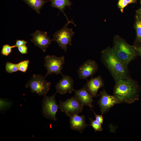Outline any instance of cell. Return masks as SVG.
Here are the masks:
<instances>
[{
  "instance_id": "1",
  "label": "cell",
  "mask_w": 141,
  "mask_h": 141,
  "mask_svg": "<svg viewBox=\"0 0 141 141\" xmlns=\"http://www.w3.org/2000/svg\"><path fill=\"white\" fill-rule=\"evenodd\" d=\"M101 60L115 82L130 77L128 66L116 56L112 48L108 47L101 51Z\"/></svg>"
},
{
  "instance_id": "2",
  "label": "cell",
  "mask_w": 141,
  "mask_h": 141,
  "mask_svg": "<svg viewBox=\"0 0 141 141\" xmlns=\"http://www.w3.org/2000/svg\"><path fill=\"white\" fill-rule=\"evenodd\" d=\"M115 82L113 95L121 103H131L139 99L140 87L136 81L129 77Z\"/></svg>"
},
{
  "instance_id": "3",
  "label": "cell",
  "mask_w": 141,
  "mask_h": 141,
  "mask_svg": "<svg viewBox=\"0 0 141 141\" xmlns=\"http://www.w3.org/2000/svg\"><path fill=\"white\" fill-rule=\"evenodd\" d=\"M112 48L116 56L127 66L137 56L133 45L118 36L114 37Z\"/></svg>"
},
{
  "instance_id": "4",
  "label": "cell",
  "mask_w": 141,
  "mask_h": 141,
  "mask_svg": "<svg viewBox=\"0 0 141 141\" xmlns=\"http://www.w3.org/2000/svg\"><path fill=\"white\" fill-rule=\"evenodd\" d=\"M45 77L40 75L33 74L31 79L25 85L27 88L29 87L31 92L39 96H46L51 86L50 82L47 81Z\"/></svg>"
},
{
  "instance_id": "5",
  "label": "cell",
  "mask_w": 141,
  "mask_h": 141,
  "mask_svg": "<svg viewBox=\"0 0 141 141\" xmlns=\"http://www.w3.org/2000/svg\"><path fill=\"white\" fill-rule=\"evenodd\" d=\"M70 22H68L61 29L55 32L53 35V41L57 43L62 49L66 52L67 46L72 45V39L74 34L72 28H68L67 25Z\"/></svg>"
},
{
  "instance_id": "6",
  "label": "cell",
  "mask_w": 141,
  "mask_h": 141,
  "mask_svg": "<svg viewBox=\"0 0 141 141\" xmlns=\"http://www.w3.org/2000/svg\"><path fill=\"white\" fill-rule=\"evenodd\" d=\"M44 60V66L47 70L45 77L52 74L63 75L62 70L65 62L64 56L57 57L54 55H47L45 56Z\"/></svg>"
},
{
  "instance_id": "7",
  "label": "cell",
  "mask_w": 141,
  "mask_h": 141,
  "mask_svg": "<svg viewBox=\"0 0 141 141\" xmlns=\"http://www.w3.org/2000/svg\"><path fill=\"white\" fill-rule=\"evenodd\" d=\"M58 105L61 110L69 117L82 113L84 106L75 96L65 101H60Z\"/></svg>"
},
{
  "instance_id": "8",
  "label": "cell",
  "mask_w": 141,
  "mask_h": 141,
  "mask_svg": "<svg viewBox=\"0 0 141 141\" xmlns=\"http://www.w3.org/2000/svg\"><path fill=\"white\" fill-rule=\"evenodd\" d=\"M56 92L51 96H44L42 100V113L43 115L49 119L55 121L57 120L56 113L59 109L55 99Z\"/></svg>"
},
{
  "instance_id": "9",
  "label": "cell",
  "mask_w": 141,
  "mask_h": 141,
  "mask_svg": "<svg viewBox=\"0 0 141 141\" xmlns=\"http://www.w3.org/2000/svg\"><path fill=\"white\" fill-rule=\"evenodd\" d=\"M98 96H100L98 102L102 115L107 112L114 105L121 103L117 97L109 95L104 89L100 91Z\"/></svg>"
},
{
  "instance_id": "10",
  "label": "cell",
  "mask_w": 141,
  "mask_h": 141,
  "mask_svg": "<svg viewBox=\"0 0 141 141\" xmlns=\"http://www.w3.org/2000/svg\"><path fill=\"white\" fill-rule=\"evenodd\" d=\"M98 68V65L95 61L88 60L79 67L78 70L79 77L80 79H87L95 74Z\"/></svg>"
},
{
  "instance_id": "11",
  "label": "cell",
  "mask_w": 141,
  "mask_h": 141,
  "mask_svg": "<svg viewBox=\"0 0 141 141\" xmlns=\"http://www.w3.org/2000/svg\"><path fill=\"white\" fill-rule=\"evenodd\" d=\"M32 38L31 41L34 45L39 48L43 52H45L53 41L52 39L47 35V33L39 30H37L31 34Z\"/></svg>"
},
{
  "instance_id": "12",
  "label": "cell",
  "mask_w": 141,
  "mask_h": 141,
  "mask_svg": "<svg viewBox=\"0 0 141 141\" xmlns=\"http://www.w3.org/2000/svg\"><path fill=\"white\" fill-rule=\"evenodd\" d=\"M62 76V78L56 85V92L61 95L72 93L74 90L73 88V79L67 75L63 74Z\"/></svg>"
},
{
  "instance_id": "13",
  "label": "cell",
  "mask_w": 141,
  "mask_h": 141,
  "mask_svg": "<svg viewBox=\"0 0 141 141\" xmlns=\"http://www.w3.org/2000/svg\"><path fill=\"white\" fill-rule=\"evenodd\" d=\"M75 96L84 105L89 107L91 110L93 106L92 104L94 101L93 96L87 89L85 85L81 89L74 90Z\"/></svg>"
},
{
  "instance_id": "14",
  "label": "cell",
  "mask_w": 141,
  "mask_h": 141,
  "mask_svg": "<svg viewBox=\"0 0 141 141\" xmlns=\"http://www.w3.org/2000/svg\"><path fill=\"white\" fill-rule=\"evenodd\" d=\"M85 85L93 97H95L98 96V91L104 86V83L101 76L99 75L87 80Z\"/></svg>"
},
{
  "instance_id": "15",
  "label": "cell",
  "mask_w": 141,
  "mask_h": 141,
  "mask_svg": "<svg viewBox=\"0 0 141 141\" xmlns=\"http://www.w3.org/2000/svg\"><path fill=\"white\" fill-rule=\"evenodd\" d=\"M70 128L81 133L88 125L86 124L84 115L78 114L73 115L69 117Z\"/></svg>"
},
{
  "instance_id": "16",
  "label": "cell",
  "mask_w": 141,
  "mask_h": 141,
  "mask_svg": "<svg viewBox=\"0 0 141 141\" xmlns=\"http://www.w3.org/2000/svg\"><path fill=\"white\" fill-rule=\"evenodd\" d=\"M51 6L58 9L66 17L64 12V10L66 6L69 7L72 4V2L69 0H51Z\"/></svg>"
},
{
  "instance_id": "17",
  "label": "cell",
  "mask_w": 141,
  "mask_h": 141,
  "mask_svg": "<svg viewBox=\"0 0 141 141\" xmlns=\"http://www.w3.org/2000/svg\"><path fill=\"white\" fill-rule=\"evenodd\" d=\"M30 7L38 14L40 13V10L46 2L51 0H23Z\"/></svg>"
},
{
  "instance_id": "18",
  "label": "cell",
  "mask_w": 141,
  "mask_h": 141,
  "mask_svg": "<svg viewBox=\"0 0 141 141\" xmlns=\"http://www.w3.org/2000/svg\"><path fill=\"white\" fill-rule=\"evenodd\" d=\"M135 28L136 32V42L141 44V19L136 16ZM137 45V44H136Z\"/></svg>"
},
{
  "instance_id": "19",
  "label": "cell",
  "mask_w": 141,
  "mask_h": 141,
  "mask_svg": "<svg viewBox=\"0 0 141 141\" xmlns=\"http://www.w3.org/2000/svg\"><path fill=\"white\" fill-rule=\"evenodd\" d=\"M5 70L9 73H12L19 70L17 64L7 62L5 64Z\"/></svg>"
},
{
  "instance_id": "20",
  "label": "cell",
  "mask_w": 141,
  "mask_h": 141,
  "mask_svg": "<svg viewBox=\"0 0 141 141\" xmlns=\"http://www.w3.org/2000/svg\"><path fill=\"white\" fill-rule=\"evenodd\" d=\"M90 122L89 125L92 126L95 132L97 131H101L103 128L102 127V124H100L95 120H93L91 118H89Z\"/></svg>"
},
{
  "instance_id": "21",
  "label": "cell",
  "mask_w": 141,
  "mask_h": 141,
  "mask_svg": "<svg viewBox=\"0 0 141 141\" xmlns=\"http://www.w3.org/2000/svg\"><path fill=\"white\" fill-rule=\"evenodd\" d=\"M15 48L14 45L10 46L8 44L4 45L2 48L1 53L4 56H7L12 52V49Z\"/></svg>"
},
{
  "instance_id": "22",
  "label": "cell",
  "mask_w": 141,
  "mask_h": 141,
  "mask_svg": "<svg viewBox=\"0 0 141 141\" xmlns=\"http://www.w3.org/2000/svg\"><path fill=\"white\" fill-rule=\"evenodd\" d=\"M29 61L28 60L21 61L17 63L19 70L24 73L26 72L28 68Z\"/></svg>"
},
{
  "instance_id": "23",
  "label": "cell",
  "mask_w": 141,
  "mask_h": 141,
  "mask_svg": "<svg viewBox=\"0 0 141 141\" xmlns=\"http://www.w3.org/2000/svg\"><path fill=\"white\" fill-rule=\"evenodd\" d=\"M9 102L4 99H0V109H5L8 107H9L10 105Z\"/></svg>"
},
{
  "instance_id": "24",
  "label": "cell",
  "mask_w": 141,
  "mask_h": 141,
  "mask_svg": "<svg viewBox=\"0 0 141 141\" xmlns=\"http://www.w3.org/2000/svg\"><path fill=\"white\" fill-rule=\"evenodd\" d=\"M128 4L125 0H119L118 5L121 12H123L124 8Z\"/></svg>"
},
{
  "instance_id": "25",
  "label": "cell",
  "mask_w": 141,
  "mask_h": 141,
  "mask_svg": "<svg viewBox=\"0 0 141 141\" xmlns=\"http://www.w3.org/2000/svg\"><path fill=\"white\" fill-rule=\"evenodd\" d=\"M17 48L19 52L22 54H26L27 53V47L26 45L19 46Z\"/></svg>"
},
{
  "instance_id": "26",
  "label": "cell",
  "mask_w": 141,
  "mask_h": 141,
  "mask_svg": "<svg viewBox=\"0 0 141 141\" xmlns=\"http://www.w3.org/2000/svg\"><path fill=\"white\" fill-rule=\"evenodd\" d=\"M137 56L141 57V44L133 45Z\"/></svg>"
},
{
  "instance_id": "27",
  "label": "cell",
  "mask_w": 141,
  "mask_h": 141,
  "mask_svg": "<svg viewBox=\"0 0 141 141\" xmlns=\"http://www.w3.org/2000/svg\"><path fill=\"white\" fill-rule=\"evenodd\" d=\"M95 118V120L100 124H102L103 122V118L102 114L101 115L97 114L93 111Z\"/></svg>"
},
{
  "instance_id": "28",
  "label": "cell",
  "mask_w": 141,
  "mask_h": 141,
  "mask_svg": "<svg viewBox=\"0 0 141 141\" xmlns=\"http://www.w3.org/2000/svg\"><path fill=\"white\" fill-rule=\"evenodd\" d=\"M27 42V41L23 40H16L15 44L14 45L15 48L26 45Z\"/></svg>"
},
{
  "instance_id": "29",
  "label": "cell",
  "mask_w": 141,
  "mask_h": 141,
  "mask_svg": "<svg viewBox=\"0 0 141 141\" xmlns=\"http://www.w3.org/2000/svg\"><path fill=\"white\" fill-rule=\"evenodd\" d=\"M137 16L140 19H141V10H139L137 11Z\"/></svg>"
},
{
  "instance_id": "30",
  "label": "cell",
  "mask_w": 141,
  "mask_h": 141,
  "mask_svg": "<svg viewBox=\"0 0 141 141\" xmlns=\"http://www.w3.org/2000/svg\"><path fill=\"white\" fill-rule=\"evenodd\" d=\"M125 1L128 4L129 3H133L134 2V0H125Z\"/></svg>"
},
{
  "instance_id": "31",
  "label": "cell",
  "mask_w": 141,
  "mask_h": 141,
  "mask_svg": "<svg viewBox=\"0 0 141 141\" xmlns=\"http://www.w3.org/2000/svg\"><path fill=\"white\" fill-rule=\"evenodd\" d=\"M140 3H141V0H140ZM140 10H141V7L140 9Z\"/></svg>"
}]
</instances>
